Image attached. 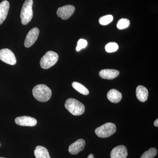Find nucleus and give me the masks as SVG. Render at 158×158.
Wrapping results in <instances>:
<instances>
[{
    "label": "nucleus",
    "mask_w": 158,
    "mask_h": 158,
    "mask_svg": "<svg viewBox=\"0 0 158 158\" xmlns=\"http://www.w3.org/2000/svg\"><path fill=\"white\" fill-rule=\"evenodd\" d=\"M16 124L21 126L34 127L37 124L36 118L28 116L18 117L15 119Z\"/></svg>",
    "instance_id": "obj_9"
},
{
    "label": "nucleus",
    "mask_w": 158,
    "mask_h": 158,
    "mask_svg": "<svg viewBox=\"0 0 158 158\" xmlns=\"http://www.w3.org/2000/svg\"><path fill=\"white\" fill-rule=\"evenodd\" d=\"M0 60L10 65H14L16 63V59L12 51L8 48L0 50Z\"/></svg>",
    "instance_id": "obj_6"
},
{
    "label": "nucleus",
    "mask_w": 158,
    "mask_h": 158,
    "mask_svg": "<svg viewBox=\"0 0 158 158\" xmlns=\"http://www.w3.org/2000/svg\"><path fill=\"white\" fill-rule=\"evenodd\" d=\"M0 146H1V144H0Z\"/></svg>",
    "instance_id": "obj_26"
},
{
    "label": "nucleus",
    "mask_w": 158,
    "mask_h": 158,
    "mask_svg": "<svg viewBox=\"0 0 158 158\" xmlns=\"http://www.w3.org/2000/svg\"><path fill=\"white\" fill-rule=\"evenodd\" d=\"M157 153V149L155 148H152L145 152L140 158H154L156 156Z\"/></svg>",
    "instance_id": "obj_18"
},
{
    "label": "nucleus",
    "mask_w": 158,
    "mask_h": 158,
    "mask_svg": "<svg viewBox=\"0 0 158 158\" xmlns=\"http://www.w3.org/2000/svg\"><path fill=\"white\" fill-rule=\"evenodd\" d=\"M113 15H105L101 17L99 19V23L101 25L103 26H106L109 24L113 21Z\"/></svg>",
    "instance_id": "obj_19"
},
{
    "label": "nucleus",
    "mask_w": 158,
    "mask_h": 158,
    "mask_svg": "<svg viewBox=\"0 0 158 158\" xmlns=\"http://www.w3.org/2000/svg\"><path fill=\"white\" fill-rule=\"evenodd\" d=\"M107 97L111 102L117 103L121 100L122 95L118 90L113 89L109 90L107 94Z\"/></svg>",
    "instance_id": "obj_15"
},
{
    "label": "nucleus",
    "mask_w": 158,
    "mask_h": 158,
    "mask_svg": "<svg viewBox=\"0 0 158 158\" xmlns=\"http://www.w3.org/2000/svg\"><path fill=\"white\" fill-rule=\"evenodd\" d=\"M100 77L102 78L113 80L116 78L119 75V72L115 69H102L99 72Z\"/></svg>",
    "instance_id": "obj_12"
},
{
    "label": "nucleus",
    "mask_w": 158,
    "mask_h": 158,
    "mask_svg": "<svg viewBox=\"0 0 158 158\" xmlns=\"http://www.w3.org/2000/svg\"><path fill=\"white\" fill-rule=\"evenodd\" d=\"M9 6V2L6 0L0 3V25L2 24L7 18Z\"/></svg>",
    "instance_id": "obj_13"
},
{
    "label": "nucleus",
    "mask_w": 158,
    "mask_h": 158,
    "mask_svg": "<svg viewBox=\"0 0 158 158\" xmlns=\"http://www.w3.org/2000/svg\"><path fill=\"white\" fill-rule=\"evenodd\" d=\"M88 44V42L85 39H81L79 40L77 42L76 47L77 52L81 51L82 49L86 48Z\"/></svg>",
    "instance_id": "obj_22"
},
{
    "label": "nucleus",
    "mask_w": 158,
    "mask_h": 158,
    "mask_svg": "<svg viewBox=\"0 0 158 158\" xmlns=\"http://www.w3.org/2000/svg\"><path fill=\"white\" fill-rule=\"evenodd\" d=\"M118 48V46L116 43L110 42L106 45L105 49L108 53L114 52Z\"/></svg>",
    "instance_id": "obj_20"
},
{
    "label": "nucleus",
    "mask_w": 158,
    "mask_h": 158,
    "mask_svg": "<svg viewBox=\"0 0 158 158\" xmlns=\"http://www.w3.org/2000/svg\"><path fill=\"white\" fill-rule=\"evenodd\" d=\"M88 158H94V156L92 154H90L88 156Z\"/></svg>",
    "instance_id": "obj_24"
},
{
    "label": "nucleus",
    "mask_w": 158,
    "mask_h": 158,
    "mask_svg": "<svg viewBox=\"0 0 158 158\" xmlns=\"http://www.w3.org/2000/svg\"><path fill=\"white\" fill-rule=\"evenodd\" d=\"M154 125L156 127H158V119L157 118L154 121Z\"/></svg>",
    "instance_id": "obj_23"
},
{
    "label": "nucleus",
    "mask_w": 158,
    "mask_h": 158,
    "mask_svg": "<svg viewBox=\"0 0 158 158\" xmlns=\"http://www.w3.org/2000/svg\"><path fill=\"white\" fill-rule=\"evenodd\" d=\"M129 20L127 19H121L118 21L117 24V27L119 30H123L127 28L130 26Z\"/></svg>",
    "instance_id": "obj_21"
},
{
    "label": "nucleus",
    "mask_w": 158,
    "mask_h": 158,
    "mask_svg": "<svg viewBox=\"0 0 158 158\" xmlns=\"http://www.w3.org/2000/svg\"><path fill=\"white\" fill-rule=\"evenodd\" d=\"M39 34V30L37 28L34 27L31 29L26 37L24 42L25 47L28 48L32 46L37 40Z\"/></svg>",
    "instance_id": "obj_8"
},
{
    "label": "nucleus",
    "mask_w": 158,
    "mask_h": 158,
    "mask_svg": "<svg viewBox=\"0 0 158 158\" xmlns=\"http://www.w3.org/2000/svg\"><path fill=\"white\" fill-rule=\"evenodd\" d=\"M65 106L69 112L74 116H80L84 114L85 112L84 105L76 99H68L65 101Z\"/></svg>",
    "instance_id": "obj_2"
},
{
    "label": "nucleus",
    "mask_w": 158,
    "mask_h": 158,
    "mask_svg": "<svg viewBox=\"0 0 158 158\" xmlns=\"http://www.w3.org/2000/svg\"><path fill=\"white\" fill-rule=\"evenodd\" d=\"M32 93L34 98L40 102L48 101L52 97V92L50 88L44 85H38L34 87Z\"/></svg>",
    "instance_id": "obj_1"
},
{
    "label": "nucleus",
    "mask_w": 158,
    "mask_h": 158,
    "mask_svg": "<svg viewBox=\"0 0 158 158\" xmlns=\"http://www.w3.org/2000/svg\"><path fill=\"white\" fill-rule=\"evenodd\" d=\"M59 59L58 54L53 51H48L42 57L40 65L44 69H48L55 65Z\"/></svg>",
    "instance_id": "obj_5"
},
{
    "label": "nucleus",
    "mask_w": 158,
    "mask_h": 158,
    "mask_svg": "<svg viewBox=\"0 0 158 158\" xmlns=\"http://www.w3.org/2000/svg\"><path fill=\"white\" fill-rule=\"evenodd\" d=\"M136 94L138 100L144 102L147 100L148 95V90L145 87L140 85L136 89Z\"/></svg>",
    "instance_id": "obj_14"
},
{
    "label": "nucleus",
    "mask_w": 158,
    "mask_h": 158,
    "mask_svg": "<svg viewBox=\"0 0 158 158\" xmlns=\"http://www.w3.org/2000/svg\"><path fill=\"white\" fill-rule=\"evenodd\" d=\"M72 87L79 93L83 95H87L89 94V91L85 86L81 83L77 82H74L72 83Z\"/></svg>",
    "instance_id": "obj_17"
},
{
    "label": "nucleus",
    "mask_w": 158,
    "mask_h": 158,
    "mask_svg": "<svg viewBox=\"0 0 158 158\" xmlns=\"http://www.w3.org/2000/svg\"><path fill=\"white\" fill-rule=\"evenodd\" d=\"M0 158H3V157H0Z\"/></svg>",
    "instance_id": "obj_25"
},
{
    "label": "nucleus",
    "mask_w": 158,
    "mask_h": 158,
    "mask_svg": "<svg viewBox=\"0 0 158 158\" xmlns=\"http://www.w3.org/2000/svg\"><path fill=\"white\" fill-rule=\"evenodd\" d=\"M85 141L83 139L77 140L70 145L69 147V152L72 155H77L85 148Z\"/></svg>",
    "instance_id": "obj_11"
},
{
    "label": "nucleus",
    "mask_w": 158,
    "mask_h": 158,
    "mask_svg": "<svg viewBox=\"0 0 158 158\" xmlns=\"http://www.w3.org/2000/svg\"><path fill=\"white\" fill-rule=\"evenodd\" d=\"M116 131V125L112 123H107L97 128L95 133L97 135L101 138H109L113 135Z\"/></svg>",
    "instance_id": "obj_4"
},
{
    "label": "nucleus",
    "mask_w": 158,
    "mask_h": 158,
    "mask_svg": "<svg viewBox=\"0 0 158 158\" xmlns=\"http://www.w3.org/2000/svg\"><path fill=\"white\" fill-rule=\"evenodd\" d=\"M33 0H26L22 8L20 13L21 23L26 25L31 22L33 17Z\"/></svg>",
    "instance_id": "obj_3"
},
{
    "label": "nucleus",
    "mask_w": 158,
    "mask_h": 158,
    "mask_svg": "<svg viewBox=\"0 0 158 158\" xmlns=\"http://www.w3.org/2000/svg\"><path fill=\"white\" fill-rule=\"evenodd\" d=\"M75 11V8L71 5H67L60 7L57 11V15L58 17L61 18L62 19H68L73 15Z\"/></svg>",
    "instance_id": "obj_7"
},
{
    "label": "nucleus",
    "mask_w": 158,
    "mask_h": 158,
    "mask_svg": "<svg viewBox=\"0 0 158 158\" xmlns=\"http://www.w3.org/2000/svg\"><path fill=\"white\" fill-rule=\"evenodd\" d=\"M36 158H51L48 150L42 146H37L34 151Z\"/></svg>",
    "instance_id": "obj_16"
},
{
    "label": "nucleus",
    "mask_w": 158,
    "mask_h": 158,
    "mask_svg": "<svg viewBox=\"0 0 158 158\" xmlns=\"http://www.w3.org/2000/svg\"><path fill=\"white\" fill-rule=\"evenodd\" d=\"M127 148L123 145L114 148L110 153L111 158H127Z\"/></svg>",
    "instance_id": "obj_10"
}]
</instances>
